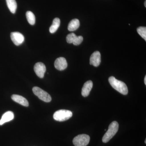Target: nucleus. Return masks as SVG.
Here are the masks:
<instances>
[{"mask_svg": "<svg viewBox=\"0 0 146 146\" xmlns=\"http://www.w3.org/2000/svg\"><path fill=\"white\" fill-rule=\"evenodd\" d=\"M34 70L35 74L40 78H43L46 72V66L41 62L36 63L34 66Z\"/></svg>", "mask_w": 146, "mask_h": 146, "instance_id": "nucleus-7", "label": "nucleus"}, {"mask_svg": "<svg viewBox=\"0 0 146 146\" xmlns=\"http://www.w3.org/2000/svg\"><path fill=\"white\" fill-rule=\"evenodd\" d=\"M93 83L91 80L86 82L82 89V95L83 97L88 96L90 94V91L93 88Z\"/></svg>", "mask_w": 146, "mask_h": 146, "instance_id": "nucleus-10", "label": "nucleus"}, {"mask_svg": "<svg viewBox=\"0 0 146 146\" xmlns=\"http://www.w3.org/2000/svg\"><path fill=\"white\" fill-rule=\"evenodd\" d=\"M14 115L13 112L9 111L6 112L2 117L0 120V125H1L5 123L10 121L14 119Z\"/></svg>", "mask_w": 146, "mask_h": 146, "instance_id": "nucleus-12", "label": "nucleus"}, {"mask_svg": "<svg viewBox=\"0 0 146 146\" xmlns=\"http://www.w3.org/2000/svg\"><path fill=\"white\" fill-rule=\"evenodd\" d=\"M144 5H145V7H146V1H145V3H144Z\"/></svg>", "mask_w": 146, "mask_h": 146, "instance_id": "nucleus-21", "label": "nucleus"}, {"mask_svg": "<svg viewBox=\"0 0 146 146\" xmlns=\"http://www.w3.org/2000/svg\"><path fill=\"white\" fill-rule=\"evenodd\" d=\"M11 38L13 44L16 46H19L23 44L25 37L23 34L18 32H14L11 33Z\"/></svg>", "mask_w": 146, "mask_h": 146, "instance_id": "nucleus-6", "label": "nucleus"}, {"mask_svg": "<svg viewBox=\"0 0 146 146\" xmlns=\"http://www.w3.org/2000/svg\"><path fill=\"white\" fill-rule=\"evenodd\" d=\"M77 36L75 33H71L68 34L66 37V41L69 44L74 43L76 39Z\"/></svg>", "mask_w": 146, "mask_h": 146, "instance_id": "nucleus-18", "label": "nucleus"}, {"mask_svg": "<svg viewBox=\"0 0 146 146\" xmlns=\"http://www.w3.org/2000/svg\"><path fill=\"white\" fill-rule=\"evenodd\" d=\"M137 32L146 41V27H138L137 29Z\"/></svg>", "mask_w": 146, "mask_h": 146, "instance_id": "nucleus-17", "label": "nucleus"}, {"mask_svg": "<svg viewBox=\"0 0 146 146\" xmlns=\"http://www.w3.org/2000/svg\"><path fill=\"white\" fill-rule=\"evenodd\" d=\"M11 98L13 101L20 104L25 107H28L29 106V103L27 100L22 96L14 94L11 96Z\"/></svg>", "mask_w": 146, "mask_h": 146, "instance_id": "nucleus-11", "label": "nucleus"}, {"mask_svg": "<svg viewBox=\"0 0 146 146\" xmlns=\"http://www.w3.org/2000/svg\"><path fill=\"white\" fill-rule=\"evenodd\" d=\"M72 115V112L70 110H60L55 112L53 118L55 120L58 121H64L70 119Z\"/></svg>", "mask_w": 146, "mask_h": 146, "instance_id": "nucleus-3", "label": "nucleus"}, {"mask_svg": "<svg viewBox=\"0 0 146 146\" xmlns=\"http://www.w3.org/2000/svg\"><path fill=\"white\" fill-rule=\"evenodd\" d=\"M90 138L89 135L82 134L76 136L73 140L75 146H86L90 142Z\"/></svg>", "mask_w": 146, "mask_h": 146, "instance_id": "nucleus-5", "label": "nucleus"}, {"mask_svg": "<svg viewBox=\"0 0 146 146\" xmlns=\"http://www.w3.org/2000/svg\"><path fill=\"white\" fill-rule=\"evenodd\" d=\"M119 125L116 121L112 122L110 123L108 127V130L105 133L102 138V142L107 143L114 136L119 130Z\"/></svg>", "mask_w": 146, "mask_h": 146, "instance_id": "nucleus-2", "label": "nucleus"}, {"mask_svg": "<svg viewBox=\"0 0 146 146\" xmlns=\"http://www.w3.org/2000/svg\"><path fill=\"white\" fill-rule=\"evenodd\" d=\"M9 9L12 13H16L17 8L16 0H6Z\"/></svg>", "mask_w": 146, "mask_h": 146, "instance_id": "nucleus-15", "label": "nucleus"}, {"mask_svg": "<svg viewBox=\"0 0 146 146\" xmlns=\"http://www.w3.org/2000/svg\"><path fill=\"white\" fill-rule=\"evenodd\" d=\"M27 20L29 23L31 25H33L35 23V17L34 13L31 11H27L26 13Z\"/></svg>", "mask_w": 146, "mask_h": 146, "instance_id": "nucleus-16", "label": "nucleus"}, {"mask_svg": "<svg viewBox=\"0 0 146 146\" xmlns=\"http://www.w3.org/2000/svg\"><path fill=\"white\" fill-rule=\"evenodd\" d=\"M60 25V20L59 18H55L53 21L52 24L50 27L49 31L51 33H54L56 32Z\"/></svg>", "mask_w": 146, "mask_h": 146, "instance_id": "nucleus-14", "label": "nucleus"}, {"mask_svg": "<svg viewBox=\"0 0 146 146\" xmlns=\"http://www.w3.org/2000/svg\"><path fill=\"white\" fill-rule=\"evenodd\" d=\"M144 83H145V84L146 85V76H145V79H144Z\"/></svg>", "mask_w": 146, "mask_h": 146, "instance_id": "nucleus-20", "label": "nucleus"}, {"mask_svg": "<svg viewBox=\"0 0 146 146\" xmlns=\"http://www.w3.org/2000/svg\"><path fill=\"white\" fill-rule=\"evenodd\" d=\"M83 40V38L82 36H77L75 41L73 43V44L75 46H78L81 44Z\"/></svg>", "mask_w": 146, "mask_h": 146, "instance_id": "nucleus-19", "label": "nucleus"}, {"mask_svg": "<svg viewBox=\"0 0 146 146\" xmlns=\"http://www.w3.org/2000/svg\"><path fill=\"white\" fill-rule=\"evenodd\" d=\"M145 143L146 144V139H145Z\"/></svg>", "mask_w": 146, "mask_h": 146, "instance_id": "nucleus-22", "label": "nucleus"}, {"mask_svg": "<svg viewBox=\"0 0 146 146\" xmlns=\"http://www.w3.org/2000/svg\"><path fill=\"white\" fill-rule=\"evenodd\" d=\"M54 67L58 70H64L68 67L67 60L65 58H58L55 61Z\"/></svg>", "mask_w": 146, "mask_h": 146, "instance_id": "nucleus-8", "label": "nucleus"}, {"mask_svg": "<svg viewBox=\"0 0 146 146\" xmlns=\"http://www.w3.org/2000/svg\"><path fill=\"white\" fill-rule=\"evenodd\" d=\"M101 61L100 53L95 51L91 54L90 59V64L95 67L99 66Z\"/></svg>", "mask_w": 146, "mask_h": 146, "instance_id": "nucleus-9", "label": "nucleus"}, {"mask_svg": "<svg viewBox=\"0 0 146 146\" xmlns=\"http://www.w3.org/2000/svg\"><path fill=\"white\" fill-rule=\"evenodd\" d=\"M80 25V23L78 19H73L70 22L68 25V30L70 31H75L79 27Z\"/></svg>", "mask_w": 146, "mask_h": 146, "instance_id": "nucleus-13", "label": "nucleus"}, {"mask_svg": "<svg viewBox=\"0 0 146 146\" xmlns=\"http://www.w3.org/2000/svg\"><path fill=\"white\" fill-rule=\"evenodd\" d=\"M111 86L115 90L123 95H127L128 90L126 84L122 81L118 80L115 77L111 76L108 79Z\"/></svg>", "mask_w": 146, "mask_h": 146, "instance_id": "nucleus-1", "label": "nucleus"}, {"mask_svg": "<svg viewBox=\"0 0 146 146\" xmlns=\"http://www.w3.org/2000/svg\"><path fill=\"white\" fill-rule=\"evenodd\" d=\"M33 91L35 96L43 101L49 102L51 101V97L49 94L41 88L35 86L33 88Z\"/></svg>", "mask_w": 146, "mask_h": 146, "instance_id": "nucleus-4", "label": "nucleus"}]
</instances>
